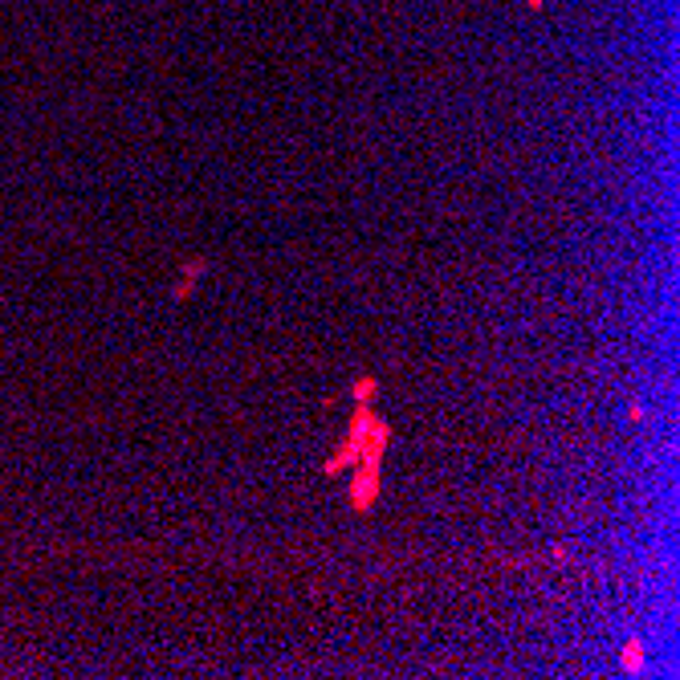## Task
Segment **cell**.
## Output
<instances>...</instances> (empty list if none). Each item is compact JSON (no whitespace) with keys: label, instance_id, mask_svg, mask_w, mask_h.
<instances>
[{"label":"cell","instance_id":"1","mask_svg":"<svg viewBox=\"0 0 680 680\" xmlns=\"http://www.w3.org/2000/svg\"><path fill=\"white\" fill-rule=\"evenodd\" d=\"M640 644H628V652H623V664H628V668H640Z\"/></svg>","mask_w":680,"mask_h":680}]
</instances>
